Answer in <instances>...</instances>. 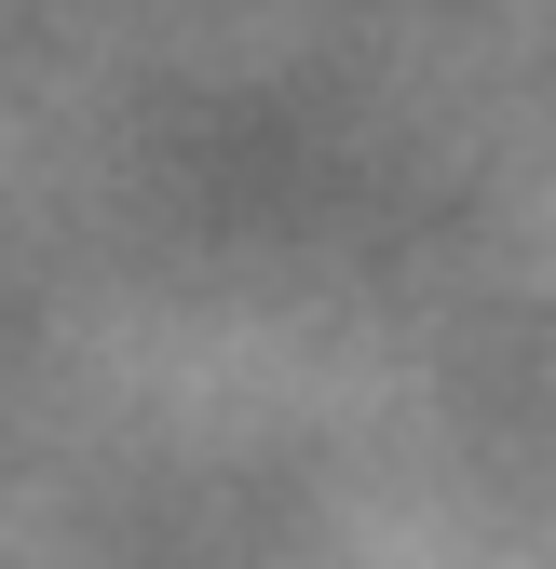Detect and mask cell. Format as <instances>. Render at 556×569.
I'll list each match as a JSON object with an SVG mask.
<instances>
[]
</instances>
